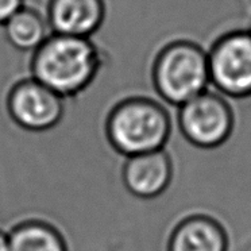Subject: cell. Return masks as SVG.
Masks as SVG:
<instances>
[{"label": "cell", "mask_w": 251, "mask_h": 251, "mask_svg": "<svg viewBox=\"0 0 251 251\" xmlns=\"http://www.w3.org/2000/svg\"><path fill=\"white\" fill-rule=\"evenodd\" d=\"M103 65L99 46L91 38L51 33L31 53V77L62 98L85 91Z\"/></svg>", "instance_id": "1"}, {"label": "cell", "mask_w": 251, "mask_h": 251, "mask_svg": "<svg viewBox=\"0 0 251 251\" xmlns=\"http://www.w3.org/2000/svg\"><path fill=\"white\" fill-rule=\"evenodd\" d=\"M105 132L111 146L126 158L162 150L172 122L161 104L150 99H126L109 111Z\"/></svg>", "instance_id": "2"}, {"label": "cell", "mask_w": 251, "mask_h": 251, "mask_svg": "<svg viewBox=\"0 0 251 251\" xmlns=\"http://www.w3.org/2000/svg\"><path fill=\"white\" fill-rule=\"evenodd\" d=\"M209 81L208 55L196 45H172L159 55L154 68L157 92L178 107L205 92Z\"/></svg>", "instance_id": "3"}, {"label": "cell", "mask_w": 251, "mask_h": 251, "mask_svg": "<svg viewBox=\"0 0 251 251\" xmlns=\"http://www.w3.org/2000/svg\"><path fill=\"white\" fill-rule=\"evenodd\" d=\"M178 128L188 142L199 149H216L228 141L234 130V114L218 93H200L180 105Z\"/></svg>", "instance_id": "4"}, {"label": "cell", "mask_w": 251, "mask_h": 251, "mask_svg": "<svg viewBox=\"0 0 251 251\" xmlns=\"http://www.w3.org/2000/svg\"><path fill=\"white\" fill-rule=\"evenodd\" d=\"M64 109V98L31 76L15 82L7 95L10 118L27 131L44 132L55 127Z\"/></svg>", "instance_id": "5"}, {"label": "cell", "mask_w": 251, "mask_h": 251, "mask_svg": "<svg viewBox=\"0 0 251 251\" xmlns=\"http://www.w3.org/2000/svg\"><path fill=\"white\" fill-rule=\"evenodd\" d=\"M209 77L231 98L251 95V34L234 33L215 45L208 55Z\"/></svg>", "instance_id": "6"}, {"label": "cell", "mask_w": 251, "mask_h": 251, "mask_svg": "<svg viewBox=\"0 0 251 251\" xmlns=\"http://www.w3.org/2000/svg\"><path fill=\"white\" fill-rule=\"evenodd\" d=\"M122 180L132 196L151 200L169 188L173 180V161L165 149L127 157Z\"/></svg>", "instance_id": "7"}, {"label": "cell", "mask_w": 251, "mask_h": 251, "mask_svg": "<svg viewBox=\"0 0 251 251\" xmlns=\"http://www.w3.org/2000/svg\"><path fill=\"white\" fill-rule=\"evenodd\" d=\"M45 15L51 33L91 38L105 19V1L49 0Z\"/></svg>", "instance_id": "8"}, {"label": "cell", "mask_w": 251, "mask_h": 251, "mask_svg": "<svg viewBox=\"0 0 251 251\" xmlns=\"http://www.w3.org/2000/svg\"><path fill=\"white\" fill-rule=\"evenodd\" d=\"M168 251H228V236L218 220L193 215L178 222L170 232Z\"/></svg>", "instance_id": "9"}, {"label": "cell", "mask_w": 251, "mask_h": 251, "mask_svg": "<svg viewBox=\"0 0 251 251\" xmlns=\"http://www.w3.org/2000/svg\"><path fill=\"white\" fill-rule=\"evenodd\" d=\"M3 27L10 45L18 50L31 53L51 34L46 15L27 6L15 12Z\"/></svg>", "instance_id": "10"}, {"label": "cell", "mask_w": 251, "mask_h": 251, "mask_svg": "<svg viewBox=\"0 0 251 251\" xmlns=\"http://www.w3.org/2000/svg\"><path fill=\"white\" fill-rule=\"evenodd\" d=\"M10 251H69L64 236L50 223L25 220L8 232Z\"/></svg>", "instance_id": "11"}, {"label": "cell", "mask_w": 251, "mask_h": 251, "mask_svg": "<svg viewBox=\"0 0 251 251\" xmlns=\"http://www.w3.org/2000/svg\"><path fill=\"white\" fill-rule=\"evenodd\" d=\"M23 6H26L25 0H0V26H4L7 21Z\"/></svg>", "instance_id": "12"}, {"label": "cell", "mask_w": 251, "mask_h": 251, "mask_svg": "<svg viewBox=\"0 0 251 251\" xmlns=\"http://www.w3.org/2000/svg\"><path fill=\"white\" fill-rule=\"evenodd\" d=\"M0 251H10V240L8 234L0 229Z\"/></svg>", "instance_id": "13"}]
</instances>
